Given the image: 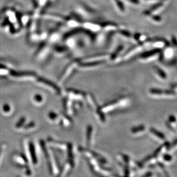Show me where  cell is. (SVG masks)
<instances>
[{"label": "cell", "mask_w": 177, "mask_h": 177, "mask_svg": "<svg viewBox=\"0 0 177 177\" xmlns=\"http://www.w3.org/2000/svg\"><path fill=\"white\" fill-rule=\"evenodd\" d=\"M36 83L39 86L43 87V88H46L47 90L52 92L53 93L59 94L61 92L60 88L57 86V85H55L53 82L48 80L46 79L39 78L37 79Z\"/></svg>", "instance_id": "6da1fadb"}, {"label": "cell", "mask_w": 177, "mask_h": 177, "mask_svg": "<svg viewBox=\"0 0 177 177\" xmlns=\"http://www.w3.org/2000/svg\"><path fill=\"white\" fill-rule=\"evenodd\" d=\"M11 76L15 79L23 81H31L36 80L37 78L35 73L31 72H13L11 74Z\"/></svg>", "instance_id": "7a4b0ae2"}, {"label": "cell", "mask_w": 177, "mask_h": 177, "mask_svg": "<svg viewBox=\"0 0 177 177\" xmlns=\"http://www.w3.org/2000/svg\"><path fill=\"white\" fill-rule=\"evenodd\" d=\"M67 95L70 99H74L76 100H80L83 98V94L80 91H75V90H68Z\"/></svg>", "instance_id": "3957f363"}, {"label": "cell", "mask_w": 177, "mask_h": 177, "mask_svg": "<svg viewBox=\"0 0 177 177\" xmlns=\"http://www.w3.org/2000/svg\"><path fill=\"white\" fill-rule=\"evenodd\" d=\"M87 143L88 146H90L92 143V139H93V128L92 126H89L87 129Z\"/></svg>", "instance_id": "277c9868"}, {"label": "cell", "mask_w": 177, "mask_h": 177, "mask_svg": "<svg viewBox=\"0 0 177 177\" xmlns=\"http://www.w3.org/2000/svg\"><path fill=\"white\" fill-rule=\"evenodd\" d=\"M150 132L151 134H153L155 136L156 138H158V139H162V140H164L165 139V137L163 135L162 133H159L158 131H157L156 129H151V130H150Z\"/></svg>", "instance_id": "5b68a950"}, {"label": "cell", "mask_w": 177, "mask_h": 177, "mask_svg": "<svg viewBox=\"0 0 177 177\" xmlns=\"http://www.w3.org/2000/svg\"><path fill=\"white\" fill-rule=\"evenodd\" d=\"M14 161L18 164H20L22 165H25L26 164V161L23 158V157H21L20 155H15L14 156Z\"/></svg>", "instance_id": "8992f818"}, {"label": "cell", "mask_w": 177, "mask_h": 177, "mask_svg": "<svg viewBox=\"0 0 177 177\" xmlns=\"http://www.w3.org/2000/svg\"><path fill=\"white\" fill-rule=\"evenodd\" d=\"M34 102L36 103V104H42V103H43V97L38 95L34 97Z\"/></svg>", "instance_id": "52a82bcc"}, {"label": "cell", "mask_w": 177, "mask_h": 177, "mask_svg": "<svg viewBox=\"0 0 177 177\" xmlns=\"http://www.w3.org/2000/svg\"><path fill=\"white\" fill-rule=\"evenodd\" d=\"M35 127V123L34 122H31L29 125L25 126L24 129L25 131H29V129H34Z\"/></svg>", "instance_id": "ba28073f"}, {"label": "cell", "mask_w": 177, "mask_h": 177, "mask_svg": "<svg viewBox=\"0 0 177 177\" xmlns=\"http://www.w3.org/2000/svg\"><path fill=\"white\" fill-rule=\"evenodd\" d=\"M49 118H50V119L51 120L54 121V122H55V121L57 122V120L59 117H58V116H57V114L53 113V112H51L50 114L49 115Z\"/></svg>", "instance_id": "9c48e42d"}, {"label": "cell", "mask_w": 177, "mask_h": 177, "mask_svg": "<svg viewBox=\"0 0 177 177\" xmlns=\"http://www.w3.org/2000/svg\"><path fill=\"white\" fill-rule=\"evenodd\" d=\"M25 122V118H22L20 120V123H19V124L17 125V127H18V128H20V127H21V126H22L23 124H24V122Z\"/></svg>", "instance_id": "30bf717a"}]
</instances>
